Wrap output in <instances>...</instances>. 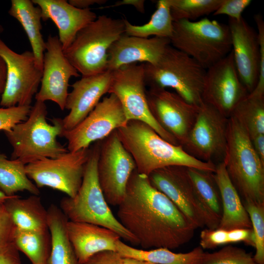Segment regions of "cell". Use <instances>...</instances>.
Segmentation results:
<instances>
[{
    "instance_id": "cell-40",
    "label": "cell",
    "mask_w": 264,
    "mask_h": 264,
    "mask_svg": "<svg viewBox=\"0 0 264 264\" xmlns=\"http://www.w3.org/2000/svg\"><path fill=\"white\" fill-rule=\"evenodd\" d=\"M15 228L3 203H0V243L13 242Z\"/></svg>"
},
{
    "instance_id": "cell-19",
    "label": "cell",
    "mask_w": 264,
    "mask_h": 264,
    "mask_svg": "<svg viewBox=\"0 0 264 264\" xmlns=\"http://www.w3.org/2000/svg\"><path fill=\"white\" fill-rule=\"evenodd\" d=\"M79 74L65 56L57 36L49 35L45 42L41 88L35 99L52 101L61 110L65 109L69 79Z\"/></svg>"
},
{
    "instance_id": "cell-5",
    "label": "cell",
    "mask_w": 264,
    "mask_h": 264,
    "mask_svg": "<svg viewBox=\"0 0 264 264\" xmlns=\"http://www.w3.org/2000/svg\"><path fill=\"white\" fill-rule=\"evenodd\" d=\"M223 162L243 201L264 203V163L256 153L246 130L233 114L228 118Z\"/></svg>"
},
{
    "instance_id": "cell-24",
    "label": "cell",
    "mask_w": 264,
    "mask_h": 264,
    "mask_svg": "<svg viewBox=\"0 0 264 264\" xmlns=\"http://www.w3.org/2000/svg\"><path fill=\"white\" fill-rule=\"evenodd\" d=\"M214 177L222 205L221 217L217 228L231 230L252 228V224L242 198L232 184L223 161L216 164Z\"/></svg>"
},
{
    "instance_id": "cell-45",
    "label": "cell",
    "mask_w": 264,
    "mask_h": 264,
    "mask_svg": "<svg viewBox=\"0 0 264 264\" xmlns=\"http://www.w3.org/2000/svg\"><path fill=\"white\" fill-rule=\"evenodd\" d=\"M106 0H69L68 2L72 6L79 9H89L91 5L97 4L102 5Z\"/></svg>"
},
{
    "instance_id": "cell-10",
    "label": "cell",
    "mask_w": 264,
    "mask_h": 264,
    "mask_svg": "<svg viewBox=\"0 0 264 264\" xmlns=\"http://www.w3.org/2000/svg\"><path fill=\"white\" fill-rule=\"evenodd\" d=\"M232 51L240 78L249 93L264 95V28L257 32L243 17L229 18Z\"/></svg>"
},
{
    "instance_id": "cell-3",
    "label": "cell",
    "mask_w": 264,
    "mask_h": 264,
    "mask_svg": "<svg viewBox=\"0 0 264 264\" xmlns=\"http://www.w3.org/2000/svg\"><path fill=\"white\" fill-rule=\"evenodd\" d=\"M100 146L98 141L90 148L81 187L74 197H66L61 200L60 208L68 220L106 227L132 244L138 245L137 239L112 213L100 188L97 175Z\"/></svg>"
},
{
    "instance_id": "cell-4",
    "label": "cell",
    "mask_w": 264,
    "mask_h": 264,
    "mask_svg": "<svg viewBox=\"0 0 264 264\" xmlns=\"http://www.w3.org/2000/svg\"><path fill=\"white\" fill-rule=\"evenodd\" d=\"M45 102L36 101L28 118L4 133L12 147L11 159L25 165L44 158H55L68 151L57 141L65 130L63 119L46 120Z\"/></svg>"
},
{
    "instance_id": "cell-46",
    "label": "cell",
    "mask_w": 264,
    "mask_h": 264,
    "mask_svg": "<svg viewBox=\"0 0 264 264\" xmlns=\"http://www.w3.org/2000/svg\"><path fill=\"white\" fill-rule=\"evenodd\" d=\"M6 66L3 60L0 57V93H2L6 83Z\"/></svg>"
},
{
    "instance_id": "cell-20",
    "label": "cell",
    "mask_w": 264,
    "mask_h": 264,
    "mask_svg": "<svg viewBox=\"0 0 264 264\" xmlns=\"http://www.w3.org/2000/svg\"><path fill=\"white\" fill-rule=\"evenodd\" d=\"M112 71L106 70L84 76L72 85L65 109L69 113L63 119L64 129L69 131L79 124L94 109L101 98L108 93L112 80Z\"/></svg>"
},
{
    "instance_id": "cell-8",
    "label": "cell",
    "mask_w": 264,
    "mask_h": 264,
    "mask_svg": "<svg viewBox=\"0 0 264 264\" xmlns=\"http://www.w3.org/2000/svg\"><path fill=\"white\" fill-rule=\"evenodd\" d=\"M125 32L124 19L99 16L77 34L64 54L82 76L104 72L110 47Z\"/></svg>"
},
{
    "instance_id": "cell-6",
    "label": "cell",
    "mask_w": 264,
    "mask_h": 264,
    "mask_svg": "<svg viewBox=\"0 0 264 264\" xmlns=\"http://www.w3.org/2000/svg\"><path fill=\"white\" fill-rule=\"evenodd\" d=\"M146 84L150 88H170L187 102L199 106L206 69L193 58L168 45L155 64H143Z\"/></svg>"
},
{
    "instance_id": "cell-39",
    "label": "cell",
    "mask_w": 264,
    "mask_h": 264,
    "mask_svg": "<svg viewBox=\"0 0 264 264\" xmlns=\"http://www.w3.org/2000/svg\"><path fill=\"white\" fill-rule=\"evenodd\" d=\"M251 0H222L219 7L213 13V15H225L229 18L240 20L242 13L251 3Z\"/></svg>"
},
{
    "instance_id": "cell-34",
    "label": "cell",
    "mask_w": 264,
    "mask_h": 264,
    "mask_svg": "<svg viewBox=\"0 0 264 264\" xmlns=\"http://www.w3.org/2000/svg\"><path fill=\"white\" fill-rule=\"evenodd\" d=\"M243 242L252 246L254 234L252 228L225 230L205 228L200 234L199 244L203 249H214L228 243Z\"/></svg>"
},
{
    "instance_id": "cell-14",
    "label": "cell",
    "mask_w": 264,
    "mask_h": 264,
    "mask_svg": "<svg viewBox=\"0 0 264 264\" xmlns=\"http://www.w3.org/2000/svg\"><path fill=\"white\" fill-rule=\"evenodd\" d=\"M135 162L119 140L116 130L100 142L97 163L99 184L107 203L119 205L125 196Z\"/></svg>"
},
{
    "instance_id": "cell-2",
    "label": "cell",
    "mask_w": 264,
    "mask_h": 264,
    "mask_svg": "<svg viewBox=\"0 0 264 264\" xmlns=\"http://www.w3.org/2000/svg\"><path fill=\"white\" fill-rule=\"evenodd\" d=\"M124 148L133 158L137 171L149 176L154 171L169 166H182L214 173L216 164L205 162L187 153L181 145L162 138L149 125L129 120L116 130Z\"/></svg>"
},
{
    "instance_id": "cell-47",
    "label": "cell",
    "mask_w": 264,
    "mask_h": 264,
    "mask_svg": "<svg viewBox=\"0 0 264 264\" xmlns=\"http://www.w3.org/2000/svg\"><path fill=\"white\" fill-rule=\"evenodd\" d=\"M119 264H156L148 261L139 260L137 259L122 257L121 258Z\"/></svg>"
},
{
    "instance_id": "cell-26",
    "label": "cell",
    "mask_w": 264,
    "mask_h": 264,
    "mask_svg": "<svg viewBox=\"0 0 264 264\" xmlns=\"http://www.w3.org/2000/svg\"><path fill=\"white\" fill-rule=\"evenodd\" d=\"M9 14L16 19L25 31L39 68L43 71L45 42L42 34L41 10L32 0H12Z\"/></svg>"
},
{
    "instance_id": "cell-44",
    "label": "cell",
    "mask_w": 264,
    "mask_h": 264,
    "mask_svg": "<svg viewBox=\"0 0 264 264\" xmlns=\"http://www.w3.org/2000/svg\"><path fill=\"white\" fill-rule=\"evenodd\" d=\"M250 139L256 153L264 163V134L257 135Z\"/></svg>"
},
{
    "instance_id": "cell-23",
    "label": "cell",
    "mask_w": 264,
    "mask_h": 264,
    "mask_svg": "<svg viewBox=\"0 0 264 264\" xmlns=\"http://www.w3.org/2000/svg\"><path fill=\"white\" fill-rule=\"evenodd\" d=\"M69 240L80 264L104 251L116 252L121 238L113 231L97 225L68 220L66 225Z\"/></svg>"
},
{
    "instance_id": "cell-49",
    "label": "cell",
    "mask_w": 264,
    "mask_h": 264,
    "mask_svg": "<svg viewBox=\"0 0 264 264\" xmlns=\"http://www.w3.org/2000/svg\"><path fill=\"white\" fill-rule=\"evenodd\" d=\"M3 31V28L1 25H0V33H2Z\"/></svg>"
},
{
    "instance_id": "cell-25",
    "label": "cell",
    "mask_w": 264,
    "mask_h": 264,
    "mask_svg": "<svg viewBox=\"0 0 264 264\" xmlns=\"http://www.w3.org/2000/svg\"><path fill=\"white\" fill-rule=\"evenodd\" d=\"M3 204L17 228L39 232L49 230L47 211L38 195L22 198L15 195L9 197Z\"/></svg>"
},
{
    "instance_id": "cell-37",
    "label": "cell",
    "mask_w": 264,
    "mask_h": 264,
    "mask_svg": "<svg viewBox=\"0 0 264 264\" xmlns=\"http://www.w3.org/2000/svg\"><path fill=\"white\" fill-rule=\"evenodd\" d=\"M202 264H258L251 253L232 245L220 250L206 252Z\"/></svg>"
},
{
    "instance_id": "cell-27",
    "label": "cell",
    "mask_w": 264,
    "mask_h": 264,
    "mask_svg": "<svg viewBox=\"0 0 264 264\" xmlns=\"http://www.w3.org/2000/svg\"><path fill=\"white\" fill-rule=\"evenodd\" d=\"M47 211V224L51 236L48 264H80L66 231L68 220L60 207L52 204Z\"/></svg>"
},
{
    "instance_id": "cell-1",
    "label": "cell",
    "mask_w": 264,
    "mask_h": 264,
    "mask_svg": "<svg viewBox=\"0 0 264 264\" xmlns=\"http://www.w3.org/2000/svg\"><path fill=\"white\" fill-rule=\"evenodd\" d=\"M118 220L144 249H173L188 242L195 228L175 204L135 169L118 205Z\"/></svg>"
},
{
    "instance_id": "cell-50",
    "label": "cell",
    "mask_w": 264,
    "mask_h": 264,
    "mask_svg": "<svg viewBox=\"0 0 264 264\" xmlns=\"http://www.w3.org/2000/svg\"><path fill=\"white\" fill-rule=\"evenodd\" d=\"M1 93H0V99L1 98Z\"/></svg>"
},
{
    "instance_id": "cell-17",
    "label": "cell",
    "mask_w": 264,
    "mask_h": 264,
    "mask_svg": "<svg viewBox=\"0 0 264 264\" xmlns=\"http://www.w3.org/2000/svg\"><path fill=\"white\" fill-rule=\"evenodd\" d=\"M249 93L236 69L232 50L206 69L202 99L227 118Z\"/></svg>"
},
{
    "instance_id": "cell-35",
    "label": "cell",
    "mask_w": 264,
    "mask_h": 264,
    "mask_svg": "<svg viewBox=\"0 0 264 264\" xmlns=\"http://www.w3.org/2000/svg\"><path fill=\"white\" fill-rule=\"evenodd\" d=\"M222 0H168L173 22L195 21L214 13Z\"/></svg>"
},
{
    "instance_id": "cell-7",
    "label": "cell",
    "mask_w": 264,
    "mask_h": 264,
    "mask_svg": "<svg viewBox=\"0 0 264 264\" xmlns=\"http://www.w3.org/2000/svg\"><path fill=\"white\" fill-rule=\"evenodd\" d=\"M170 44L185 53L206 69L232 50L228 25L207 18L195 21L173 22Z\"/></svg>"
},
{
    "instance_id": "cell-12",
    "label": "cell",
    "mask_w": 264,
    "mask_h": 264,
    "mask_svg": "<svg viewBox=\"0 0 264 264\" xmlns=\"http://www.w3.org/2000/svg\"><path fill=\"white\" fill-rule=\"evenodd\" d=\"M90 148L68 151L55 158H44L25 165L26 174L38 188L48 187L73 198L82 183Z\"/></svg>"
},
{
    "instance_id": "cell-13",
    "label": "cell",
    "mask_w": 264,
    "mask_h": 264,
    "mask_svg": "<svg viewBox=\"0 0 264 264\" xmlns=\"http://www.w3.org/2000/svg\"><path fill=\"white\" fill-rule=\"evenodd\" d=\"M0 57L6 66V79L0 105L3 108L30 106L37 93L43 71L32 51L18 53L0 39Z\"/></svg>"
},
{
    "instance_id": "cell-21",
    "label": "cell",
    "mask_w": 264,
    "mask_h": 264,
    "mask_svg": "<svg viewBox=\"0 0 264 264\" xmlns=\"http://www.w3.org/2000/svg\"><path fill=\"white\" fill-rule=\"evenodd\" d=\"M170 44V39L167 38H145L124 34L108 50L107 70L112 71L138 62L155 64Z\"/></svg>"
},
{
    "instance_id": "cell-51",
    "label": "cell",
    "mask_w": 264,
    "mask_h": 264,
    "mask_svg": "<svg viewBox=\"0 0 264 264\" xmlns=\"http://www.w3.org/2000/svg\"></svg>"
},
{
    "instance_id": "cell-16",
    "label": "cell",
    "mask_w": 264,
    "mask_h": 264,
    "mask_svg": "<svg viewBox=\"0 0 264 264\" xmlns=\"http://www.w3.org/2000/svg\"><path fill=\"white\" fill-rule=\"evenodd\" d=\"M128 121L119 99L110 93L74 128L64 130L61 137L66 139L67 150L75 152L103 140L114 131L125 126Z\"/></svg>"
},
{
    "instance_id": "cell-43",
    "label": "cell",
    "mask_w": 264,
    "mask_h": 264,
    "mask_svg": "<svg viewBox=\"0 0 264 264\" xmlns=\"http://www.w3.org/2000/svg\"><path fill=\"white\" fill-rule=\"evenodd\" d=\"M123 5H131L133 6L138 11L144 13L145 11V0H123L115 2L113 4L100 7L99 9H106L116 7Z\"/></svg>"
},
{
    "instance_id": "cell-28",
    "label": "cell",
    "mask_w": 264,
    "mask_h": 264,
    "mask_svg": "<svg viewBox=\"0 0 264 264\" xmlns=\"http://www.w3.org/2000/svg\"><path fill=\"white\" fill-rule=\"evenodd\" d=\"M116 252L122 257L144 260L156 264H202L206 252L200 246L187 253H175L168 248L139 249L122 241L116 243Z\"/></svg>"
},
{
    "instance_id": "cell-29",
    "label": "cell",
    "mask_w": 264,
    "mask_h": 264,
    "mask_svg": "<svg viewBox=\"0 0 264 264\" xmlns=\"http://www.w3.org/2000/svg\"><path fill=\"white\" fill-rule=\"evenodd\" d=\"M25 165L17 159H9L0 152V191L7 196L27 191L39 195V188L27 176Z\"/></svg>"
},
{
    "instance_id": "cell-22",
    "label": "cell",
    "mask_w": 264,
    "mask_h": 264,
    "mask_svg": "<svg viewBox=\"0 0 264 264\" xmlns=\"http://www.w3.org/2000/svg\"><path fill=\"white\" fill-rule=\"evenodd\" d=\"M41 10L42 20H52L59 31L63 51L73 42L77 34L97 18L89 9H79L66 0H32Z\"/></svg>"
},
{
    "instance_id": "cell-18",
    "label": "cell",
    "mask_w": 264,
    "mask_h": 264,
    "mask_svg": "<svg viewBox=\"0 0 264 264\" xmlns=\"http://www.w3.org/2000/svg\"><path fill=\"white\" fill-rule=\"evenodd\" d=\"M146 97L154 118L182 147L194 124L199 106L165 88H150L146 90Z\"/></svg>"
},
{
    "instance_id": "cell-48",
    "label": "cell",
    "mask_w": 264,
    "mask_h": 264,
    "mask_svg": "<svg viewBox=\"0 0 264 264\" xmlns=\"http://www.w3.org/2000/svg\"><path fill=\"white\" fill-rule=\"evenodd\" d=\"M10 196H7L0 191V203H4L5 200Z\"/></svg>"
},
{
    "instance_id": "cell-11",
    "label": "cell",
    "mask_w": 264,
    "mask_h": 264,
    "mask_svg": "<svg viewBox=\"0 0 264 264\" xmlns=\"http://www.w3.org/2000/svg\"><path fill=\"white\" fill-rule=\"evenodd\" d=\"M112 74L108 93L114 94L118 98L128 121L145 122L166 141L179 145L176 140L159 125L150 112L143 64L125 65L112 71Z\"/></svg>"
},
{
    "instance_id": "cell-42",
    "label": "cell",
    "mask_w": 264,
    "mask_h": 264,
    "mask_svg": "<svg viewBox=\"0 0 264 264\" xmlns=\"http://www.w3.org/2000/svg\"><path fill=\"white\" fill-rule=\"evenodd\" d=\"M121 258L116 251H104L94 254L80 264H119Z\"/></svg>"
},
{
    "instance_id": "cell-32",
    "label": "cell",
    "mask_w": 264,
    "mask_h": 264,
    "mask_svg": "<svg viewBox=\"0 0 264 264\" xmlns=\"http://www.w3.org/2000/svg\"><path fill=\"white\" fill-rule=\"evenodd\" d=\"M187 172L200 201L215 217L220 220L221 201L214 173L189 167H187Z\"/></svg>"
},
{
    "instance_id": "cell-30",
    "label": "cell",
    "mask_w": 264,
    "mask_h": 264,
    "mask_svg": "<svg viewBox=\"0 0 264 264\" xmlns=\"http://www.w3.org/2000/svg\"><path fill=\"white\" fill-rule=\"evenodd\" d=\"M125 34L141 38L154 37L167 38L170 39L173 31V21L171 14L168 0L157 1L156 9L150 21L146 24L135 25L124 19Z\"/></svg>"
},
{
    "instance_id": "cell-9",
    "label": "cell",
    "mask_w": 264,
    "mask_h": 264,
    "mask_svg": "<svg viewBox=\"0 0 264 264\" xmlns=\"http://www.w3.org/2000/svg\"><path fill=\"white\" fill-rule=\"evenodd\" d=\"M148 177L152 186L167 197L195 229L204 226L211 229L218 228L220 220L199 199L187 167H163L152 172Z\"/></svg>"
},
{
    "instance_id": "cell-15",
    "label": "cell",
    "mask_w": 264,
    "mask_h": 264,
    "mask_svg": "<svg viewBox=\"0 0 264 264\" xmlns=\"http://www.w3.org/2000/svg\"><path fill=\"white\" fill-rule=\"evenodd\" d=\"M228 129V118L203 102L182 148L198 159L219 163L224 159Z\"/></svg>"
},
{
    "instance_id": "cell-41",
    "label": "cell",
    "mask_w": 264,
    "mask_h": 264,
    "mask_svg": "<svg viewBox=\"0 0 264 264\" xmlns=\"http://www.w3.org/2000/svg\"><path fill=\"white\" fill-rule=\"evenodd\" d=\"M0 264H21L19 251L13 242L0 243Z\"/></svg>"
},
{
    "instance_id": "cell-36",
    "label": "cell",
    "mask_w": 264,
    "mask_h": 264,
    "mask_svg": "<svg viewBox=\"0 0 264 264\" xmlns=\"http://www.w3.org/2000/svg\"><path fill=\"white\" fill-rule=\"evenodd\" d=\"M242 203L252 224L256 249L254 259L258 264H264V203L252 201Z\"/></svg>"
},
{
    "instance_id": "cell-31",
    "label": "cell",
    "mask_w": 264,
    "mask_h": 264,
    "mask_svg": "<svg viewBox=\"0 0 264 264\" xmlns=\"http://www.w3.org/2000/svg\"><path fill=\"white\" fill-rule=\"evenodd\" d=\"M13 242L32 264H48L51 250L49 231L44 232L21 230L16 227Z\"/></svg>"
},
{
    "instance_id": "cell-38",
    "label": "cell",
    "mask_w": 264,
    "mask_h": 264,
    "mask_svg": "<svg viewBox=\"0 0 264 264\" xmlns=\"http://www.w3.org/2000/svg\"><path fill=\"white\" fill-rule=\"evenodd\" d=\"M31 108V105L0 108V131L9 132L15 125L25 121Z\"/></svg>"
},
{
    "instance_id": "cell-33",
    "label": "cell",
    "mask_w": 264,
    "mask_h": 264,
    "mask_svg": "<svg viewBox=\"0 0 264 264\" xmlns=\"http://www.w3.org/2000/svg\"><path fill=\"white\" fill-rule=\"evenodd\" d=\"M231 114L243 125L250 138L264 134V97L248 94Z\"/></svg>"
}]
</instances>
